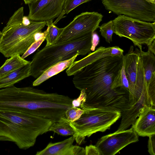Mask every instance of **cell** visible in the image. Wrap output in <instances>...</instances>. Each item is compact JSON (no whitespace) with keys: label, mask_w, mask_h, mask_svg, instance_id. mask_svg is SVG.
<instances>
[{"label":"cell","mask_w":155,"mask_h":155,"mask_svg":"<svg viewBox=\"0 0 155 155\" xmlns=\"http://www.w3.org/2000/svg\"><path fill=\"white\" fill-rule=\"evenodd\" d=\"M123 63L129 83V100L132 105L142 95L145 97L146 84L140 50L131 46L128 52L123 55Z\"/></svg>","instance_id":"52a82bcc"},{"label":"cell","mask_w":155,"mask_h":155,"mask_svg":"<svg viewBox=\"0 0 155 155\" xmlns=\"http://www.w3.org/2000/svg\"><path fill=\"white\" fill-rule=\"evenodd\" d=\"M123 55L99 58L73 75L74 86L84 89L86 94L85 101L81 104L121 113L131 106L129 92L120 87Z\"/></svg>","instance_id":"6da1fadb"},{"label":"cell","mask_w":155,"mask_h":155,"mask_svg":"<svg viewBox=\"0 0 155 155\" xmlns=\"http://www.w3.org/2000/svg\"><path fill=\"white\" fill-rule=\"evenodd\" d=\"M111 47L105 48L101 46L97 48L94 52H90L83 58L74 61L66 70L67 75L68 76L73 75L77 72L98 59L104 57L111 56Z\"/></svg>","instance_id":"5bb4252c"},{"label":"cell","mask_w":155,"mask_h":155,"mask_svg":"<svg viewBox=\"0 0 155 155\" xmlns=\"http://www.w3.org/2000/svg\"><path fill=\"white\" fill-rule=\"evenodd\" d=\"M23 7L15 12L0 32V52L5 57L24 54L36 41L35 35L41 31L46 22L31 21L28 25L22 22Z\"/></svg>","instance_id":"3957f363"},{"label":"cell","mask_w":155,"mask_h":155,"mask_svg":"<svg viewBox=\"0 0 155 155\" xmlns=\"http://www.w3.org/2000/svg\"><path fill=\"white\" fill-rule=\"evenodd\" d=\"M83 111L81 117L69 124L75 132V140L79 144L84 141L85 137H90L98 132H103L110 128L121 116L118 111L88 106L81 104Z\"/></svg>","instance_id":"5b68a950"},{"label":"cell","mask_w":155,"mask_h":155,"mask_svg":"<svg viewBox=\"0 0 155 155\" xmlns=\"http://www.w3.org/2000/svg\"><path fill=\"white\" fill-rule=\"evenodd\" d=\"M30 63L0 78V89L12 86L30 76Z\"/></svg>","instance_id":"e0dca14e"},{"label":"cell","mask_w":155,"mask_h":155,"mask_svg":"<svg viewBox=\"0 0 155 155\" xmlns=\"http://www.w3.org/2000/svg\"><path fill=\"white\" fill-rule=\"evenodd\" d=\"M110 52L111 56H121L123 54L124 50L119 47L115 46L111 47Z\"/></svg>","instance_id":"4dcf8cb0"},{"label":"cell","mask_w":155,"mask_h":155,"mask_svg":"<svg viewBox=\"0 0 155 155\" xmlns=\"http://www.w3.org/2000/svg\"><path fill=\"white\" fill-rule=\"evenodd\" d=\"M148 143V152L151 155H155V134L149 137Z\"/></svg>","instance_id":"83f0119b"},{"label":"cell","mask_w":155,"mask_h":155,"mask_svg":"<svg viewBox=\"0 0 155 155\" xmlns=\"http://www.w3.org/2000/svg\"><path fill=\"white\" fill-rule=\"evenodd\" d=\"M92 35L76 40L45 46L34 55L30 63V75L37 78L55 64L76 55L90 53Z\"/></svg>","instance_id":"277c9868"},{"label":"cell","mask_w":155,"mask_h":155,"mask_svg":"<svg viewBox=\"0 0 155 155\" xmlns=\"http://www.w3.org/2000/svg\"><path fill=\"white\" fill-rule=\"evenodd\" d=\"M140 50L146 84L145 99L147 105L155 107V56L152 52Z\"/></svg>","instance_id":"7c38bea8"},{"label":"cell","mask_w":155,"mask_h":155,"mask_svg":"<svg viewBox=\"0 0 155 155\" xmlns=\"http://www.w3.org/2000/svg\"><path fill=\"white\" fill-rule=\"evenodd\" d=\"M48 29L45 40L46 41V46H49L54 44L58 38L60 31L59 28L54 24L53 20L46 21Z\"/></svg>","instance_id":"44dd1931"},{"label":"cell","mask_w":155,"mask_h":155,"mask_svg":"<svg viewBox=\"0 0 155 155\" xmlns=\"http://www.w3.org/2000/svg\"><path fill=\"white\" fill-rule=\"evenodd\" d=\"M75 137L72 136L62 141L49 143L41 151L37 152L36 155H72V148Z\"/></svg>","instance_id":"2e32d148"},{"label":"cell","mask_w":155,"mask_h":155,"mask_svg":"<svg viewBox=\"0 0 155 155\" xmlns=\"http://www.w3.org/2000/svg\"><path fill=\"white\" fill-rule=\"evenodd\" d=\"M101 35L104 38L107 42L110 43L112 41V36L115 31L113 20L104 23L99 27Z\"/></svg>","instance_id":"7402d4cb"},{"label":"cell","mask_w":155,"mask_h":155,"mask_svg":"<svg viewBox=\"0 0 155 155\" xmlns=\"http://www.w3.org/2000/svg\"><path fill=\"white\" fill-rule=\"evenodd\" d=\"M49 131L64 136H74L75 134L73 128L67 122L52 123L49 128Z\"/></svg>","instance_id":"ffe728a7"},{"label":"cell","mask_w":155,"mask_h":155,"mask_svg":"<svg viewBox=\"0 0 155 155\" xmlns=\"http://www.w3.org/2000/svg\"><path fill=\"white\" fill-rule=\"evenodd\" d=\"M145 104L147 105L145 96L142 95L136 102L121 112L122 119L116 131L126 130L133 124L139 116L142 108Z\"/></svg>","instance_id":"9a60e30c"},{"label":"cell","mask_w":155,"mask_h":155,"mask_svg":"<svg viewBox=\"0 0 155 155\" xmlns=\"http://www.w3.org/2000/svg\"><path fill=\"white\" fill-rule=\"evenodd\" d=\"M30 62L22 58L19 54L10 57L0 67V78Z\"/></svg>","instance_id":"d6986e66"},{"label":"cell","mask_w":155,"mask_h":155,"mask_svg":"<svg viewBox=\"0 0 155 155\" xmlns=\"http://www.w3.org/2000/svg\"><path fill=\"white\" fill-rule=\"evenodd\" d=\"M114 33L131 40L135 46L142 49V45L149 46L155 40V22L150 23L124 15L113 20Z\"/></svg>","instance_id":"8992f818"},{"label":"cell","mask_w":155,"mask_h":155,"mask_svg":"<svg viewBox=\"0 0 155 155\" xmlns=\"http://www.w3.org/2000/svg\"><path fill=\"white\" fill-rule=\"evenodd\" d=\"M81 92L78 97L76 99H73L72 101L73 107H80L81 104L84 103L85 101L86 95L85 91L84 89L81 91Z\"/></svg>","instance_id":"4316f807"},{"label":"cell","mask_w":155,"mask_h":155,"mask_svg":"<svg viewBox=\"0 0 155 155\" xmlns=\"http://www.w3.org/2000/svg\"><path fill=\"white\" fill-rule=\"evenodd\" d=\"M85 155H101L96 145H90L85 148Z\"/></svg>","instance_id":"f1b7e54d"},{"label":"cell","mask_w":155,"mask_h":155,"mask_svg":"<svg viewBox=\"0 0 155 155\" xmlns=\"http://www.w3.org/2000/svg\"><path fill=\"white\" fill-rule=\"evenodd\" d=\"M91 0H65L63 8V11L67 14L81 4Z\"/></svg>","instance_id":"cb8c5ba5"},{"label":"cell","mask_w":155,"mask_h":155,"mask_svg":"<svg viewBox=\"0 0 155 155\" xmlns=\"http://www.w3.org/2000/svg\"><path fill=\"white\" fill-rule=\"evenodd\" d=\"M52 123L27 112L0 110V141L13 142L19 149H27L39 136L49 131Z\"/></svg>","instance_id":"7a4b0ae2"},{"label":"cell","mask_w":155,"mask_h":155,"mask_svg":"<svg viewBox=\"0 0 155 155\" xmlns=\"http://www.w3.org/2000/svg\"><path fill=\"white\" fill-rule=\"evenodd\" d=\"M132 125L138 136L149 137L155 134V107L144 105L138 118Z\"/></svg>","instance_id":"4fadbf2b"},{"label":"cell","mask_w":155,"mask_h":155,"mask_svg":"<svg viewBox=\"0 0 155 155\" xmlns=\"http://www.w3.org/2000/svg\"><path fill=\"white\" fill-rule=\"evenodd\" d=\"M103 15L97 12H85L76 16L65 27L60 28L59 36L54 44L76 40L92 35L99 28Z\"/></svg>","instance_id":"ba28073f"},{"label":"cell","mask_w":155,"mask_h":155,"mask_svg":"<svg viewBox=\"0 0 155 155\" xmlns=\"http://www.w3.org/2000/svg\"><path fill=\"white\" fill-rule=\"evenodd\" d=\"M146 1L149 3L155 4V0H145Z\"/></svg>","instance_id":"e575fe53"},{"label":"cell","mask_w":155,"mask_h":155,"mask_svg":"<svg viewBox=\"0 0 155 155\" xmlns=\"http://www.w3.org/2000/svg\"><path fill=\"white\" fill-rule=\"evenodd\" d=\"M120 87L122 89L127 91L129 93V83L123 64L121 71L120 78Z\"/></svg>","instance_id":"484cf974"},{"label":"cell","mask_w":155,"mask_h":155,"mask_svg":"<svg viewBox=\"0 0 155 155\" xmlns=\"http://www.w3.org/2000/svg\"><path fill=\"white\" fill-rule=\"evenodd\" d=\"M138 136L131 127L103 136L95 145L101 155H114L129 144L138 141Z\"/></svg>","instance_id":"30bf717a"},{"label":"cell","mask_w":155,"mask_h":155,"mask_svg":"<svg viewBox=\"0 0 155 155\" xmlns=\"http://www.w3.org/2000/svg\"><path fill=\"white\" fill-rule=\"evenodd\" d=\"M78 56L76 55L69 59L59 62L49 67L33 82V85L38 86L51 77L69 68Z\"/></svg>","instance_id":"ac0fdd59"},{"label":"cell","mask_w":155,"mask_h":155,"mask_svg":"<svg viewBox=\"0 0 155 155\" xmlns=\"http://www.w3.org/2000/svg\"><path fill=\"white\" fill-rule=\"evenodd\" d=\"M65 0H36L28 4V16L31 21H44L58 17L62 12Z\"/></svg>","instance_id":"8fae6325"},{"label":"cell","mask_w":155,"mask_h":155,"mask_svg":"<svg viewBox=\"0 0 155 155\" xmlns=\"http://www.w3.org/2000/svg\"><path fill=\"white\" fill-rule=\"evenodd\" d=\"M100 42V38L97 34L94 32L93 33L91 39V50L94 51L96 47Z\"/></svg>","instance_id":"f546056e"},{"label":"cell","mask_w":155,"mask_h":155,"mask_svg":"<svg viewBox=\"0 0 155 155\" xmlns=\"http://www.w3.org/2000/svg\"><path fill=\"white\" fill-rule=\"evenodd\" d=\"M83 112L81 108L72 107L67 110L65 114L68 122H73L79 119Z\"/></svg>","instance_id":"603a6c76"},{"label":"cell","mask_w":155,"mask_h":155,"mask_svg":"<svg viewBox=\"0 0 155 155\" xmlns=\"http://www.w3.org/2000/svg\"><path fill=\"white\" fill-rule=\"evenodd\" d=\"M148 47V51L150 52L155 55V40Z\"/></svg>","instance_id":"d6a6232c"},{"label":"cell","mask_w":155,"mask_h":155,"mask_svg":"<svg viewBox=\"0 0 155 155\" xmlns=\"http://www.w3.org/2000/svg\"><path fill=\"white\" fill-rule=\"evenodd\" d=\"M72 153V155H85V148L79 146L73 145Z\"/></svg>","instance_id":"1f68e13d"},{"label":"cell","mask_w":155,"mask_h":155,"mask_svg":"<svg viewBox=\"0 0 155 155\" xmlns=\"http://www.w3.org/2000/svg\"><path fill=\"white\" fill-rule=\"evenodd\" d=\"M25 4H28L36 0H23Z\"/></svg>","instance_id":"836d02e7"},{"label":"cell","mask_w":155,"mask_h":155,"mask_svg":"<svg viewBox=\"0 0 155 155\" xmlns=\"http://www.w3.org/2000/svg\"><path fill=\"white\" fill-rule=\"evenodd\" d=\"M105 8L118 15L155 22V4L145 0H102Z\"/></svg>","instance_id":"9c48e42d"},{"label":"cell","mask_w":155,"mask_h":155,"mask_svg":"<svg viewBox=\"0 0 155 155\" xmlns=\"http://www.w3.org/2000/svg\"><path fill=\"white\" fill-rule=\"evenodd\" d=\"M46 36L34 41L28 48L26 51L23 54L21 58L24 59L28 55L34 52L41 45L42 42L45 40Z\"/></svg>","instance_id":"d4e9b609"}]
</instances>
